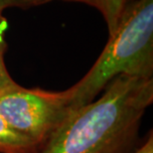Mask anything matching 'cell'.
<instances>
[{"label":"cell","mask_w":153,"mask_h":153,"mask_svg":"<svg viewBox=\"0 0 153 153\" xmlns=\"http://www.w3.org/2000/svg\"><path fill=\"white\" fill-rule=\"evenodd\" d=\"M120 75L152 79L153 0H135L124 8L99 59L84 78L66 90L72 109L94 100Z\"/></svg>","instance_id":"obj_2"},{"label":"cell","mask_w":153,"mask_h":153,"mask_svg":"<svg viewBox=\"0 0 153 153\" xmlns=\"http://www.w3.org/2000/svg\"><path fill=\"white\" fill-rule=\"evenodd\" d=\"M7 27V19L2 15V12H0V94L19 87V85L16 84L9 75L4 62V53L7 47L5 42V32Z\"/></svg>","instance_id":"obj_6"},{"label":"cell","mask_w":153,"mask_h":153,"mask_svg":"<svg viewBox=\"0 0 153 153\" xmlns=\"http://www.w3.org/2000/svg\"><path fill=\"white\" fill-rule=\"evenodd\" d=\"M67 1L85 3L97 9L105 18L109 35L114 32L119 18L126 5V0H67Z\"/></svg>","instance_id":"obj_5"},{"label":"cell","mask_w":153,"mask_h":153,"mask_svg":"<svg viewBox=\"0 0 153 153\" xmlns=\"http://www.w3.org/2000/svg\"><path fill=\"white\" fill-rule=\"evenodd\" d=\"M34 142L13 129L0 115V153H37Z\"/></svg>","instance_id":"obj_4"},{"label":"cell","mask_w":153,"mask_h":153,"mask_svg":"<svg viewBox=\"0 0 153 153\" xmlns=\"http://www.w3.org/2000/svg\"><path fill=\"white\" fill-rule=\"evenodd\" d=\"M74 111L67 91L17 88L0 94V115L10 126L43 148Z\"/></svg>","instance_id":"obj_3"},{"label":"cell","mask_w":153,"mask_h":153,"mask_svg":"<svg viewBox=\"0 0 153 153\" xmlns=\"http://www.w3.org/2000/svg\"><path fill=\"white\" fill-rule=\"evenodd\" d=\"M48 1H51V0H0V12L11 7L28 8L43 4Z\"/></svg>","instance_id":"obj_7"},{"label":"cell","mask_w":153,"mask_h":153,"mask_svg":"<svg viewBox=\"0 0 153 153\" xmlns=\"http://www.w3.org/2000/svg\"><path fill=\"white\" fill-rule=\"evenodd\" d=\"M134 153H153V137L152 134L148 137L145 143L141 147H139Z\"/></svg>","instance_id":"obj_8"},{"label":"cell","mask_w":153,"mask_h":153,"mask_svg":"<svg viewBox=\"0 0 153 153\" xmlns=\"http://www.w3.org/2000/svg\"><path fill=\"white\" fill-rule=\"evenodd\" d=\"M135 0H126V5H125V7H126L127 5H129V4H131L132 2H134Z\"/></svg>","instance_id":"obj_9"},{"label":"cell","mask_w":153,"mask_h":153,"mask_svg":"<svg viewBox=\"0 0 153 153\" xmlns=\"http://www.w3.org/2000/svg\"><path fill=\"white\" fill-rule=\"evenodd\" d=\"M153 102V79L117 76L102 97L75 111L41 153H119Z\"/></svg>","instance_id":"obj_1"}]
</instances>
